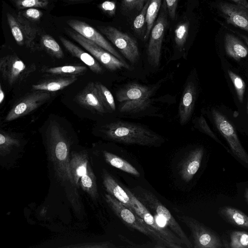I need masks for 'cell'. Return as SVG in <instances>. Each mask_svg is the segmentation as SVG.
<instances>
[{
    "label": "cell",
    "mask_w": 248,
    "mask_h": 248,
    "mask_svg": "<svg viewBox=\"0 0 248 248\" xmlns=\"http://www.w3.org/2000/svg\"><path fill=\"white\" fill-rule=\"evenodd\" d=\"M89 165L88 156L86 152L72 153L70 160V171L74 184L78 187L80 186V178L87 171Z\"/></svg>",
    "instance_id": "cell-22"
},
{
    "label": "cell",
    "mask_w": 248,
    "mask_h": 248,
    "mask_svg": "<svg viewBox=\"0 0 248 248\" xmlns=\"http://www.w3.org/2000/svg\"><path fill=\"white\" fill-rule=\"evenodd\" d=\"M68 34L75 41L87 50L95 59L111 71L125 68L131 70V66L125 62L118 59L95 43L83 37L77 32L67 31Z\"/></svg>",
    "instance_id": "cell-7"
},
{
    "label": "cell",
    "mask_w": 248,
    "mask_h": 248,
    "mask_svg": "<svg viewBox=\"0 0 248 248\" xmlns=\"http://www.w3.org/2000/svg\"><path fill=\"white\" fill-rule=\"evenodd\" d=\"M236 4L242 6L248 9V1L247 0H231Z\"/></svg>",
    "instance_id": "cell-44"
},
{
    "label": "cell",
    "mask_w": 248,
    "mask_h": 248,
    "mask_svg": "<svg viewBox=\"0 0 248 248\" xmlns=\"http://www.w3.org/2000/svg\"><path fill=\"white\" fill-rule=\"evenodd\" d=\"M105 199L114 214L124 223L155 241L156 245L155 248H174L172 245L147 224L140 217L112 196L106 194L105 195Z\"/></svg>",
    "instance_id": "cell-3"
},
{
    "label": "cell",
    "mask_w": 248,
    "mask_h": 248,
    "mask_svg": "<svg viewBox=\"0 0 248 248\" xmlns=\"http://www.w3.org/2000/svg\"><path fill=\"white\" fill-rule=\"evenodd\" d=\"M217 8L228 24L248 32V9L238 4L220 2Z\"/></svg>",
    "instance_id": "cell-15"
},
{
    "label": "cell",
    "mask_w": 248,
    "mask_h": 248,
    "mask_svg": "<svg viewBox=\"0 0 248 248\" xmlns=\"http://www.w3.org/2000/svg\"><path fill=\"white\" fill-rule=\"evenodd\" d=\"M245 198L248 204V188L246 189L245 192Z\"/></svg>",
    "instance_id": "cell-47"
},
{
    "label": "cell",
    "mask_w": 248,
    "mask_h": 248,
    "mask_svg": "<svg viewBox=\"0 0 248 248\" xmlns=\"http://www.w3.org/2000/svg\"><path fill=\"white\" fill-rule=\"evenodd\" d=\"M16 7L19 9L30 8H44L49 3V0H13Z\"/></svg>",
    "instance_id": "cell-38"
},
{
    "label": "cell",
    "mask_w": 248,
    "mask_h": 248,
    "mask_svg": "<svg viewBox=\"0 0 248 248\" xmlns=\"http://www.w3.org/2000/svg\"><path fill=\"white\" fill-rule=\"evenodd\" d=\"M35 69L34 65L27 67L15 54L7 55L0 59V72L3 79L10 85L16 84Z\"/></svg>",
    "instance_id": "cell-12"
},
{
    "label": "cell",
    "mask_w": 248,
    "mask_h": 248,
    "mask_svg": "<svg viewBox=\"0 0 248 248\" xmlns=\"http://www.w3.org/2000/svg\"><path fill=\"white\" fill-rule=\"evenodd\" d=\"M247 109H248V101Z\"/></svg>",
    "instance_id": "cell-49"
},
{
    "label": "cell",
    "mask_w": 248,
    "mask_h": 248,
    "mask_svg": "<svg viewBox=\"0 0 248 248\" xmlns=\"http://www.w3.org/2000/svg\"><path fill=\"white\" fill-rule=\"evenodd\" d=\"M212 115L216 127L227 141L233 154L248 164V154L242 145L233 124L222 113L215 108L212 110Z\"/></svg>",
    "instance_id": "cell-9"
},
{
    "label": "cell",
    "mask_w": 248,
    "mask_h": 248,
    "mask_svg": "<svg viewBox=\"0 0 248 248\" xmlns=\"http://www.w3.org/2000/svg\"><path fill=\"white\" fill-rule=\"evenodd\" d=\"M228 73L233 84L239 101L242 103L246 89L245 81L239 76L230 70L228 71Z\"/></svg>",
    "instance_id": "cell-37"
},
{
    "label": "cell",
    "mask_w": 248,
    "mask_h": 248,
    "mask_svg": "<svg viewBox=\"0 0 248 248\" xmlns=\"http://www.w3.org/2000/svg\"><path fill=\"white\" fill-rule=\"evenodd\" d=\"M197 91L195 84L188 81L186 84L179 106V122L186 124L192 115L196 99Z\"/></svg>",
    "instance_id": "cell-17"
},
{
    "label": "cell",
    "mask_w": 248,
    "mask_h": 248,
    "mask_svg": "<svg viewBox=\"0 0 248 248\" xmlns=\"http://www.w3.org/2000/svg\"><path fill=\"white\" fill-rule=\"evenodd\" d=\"M77 79L78 76H76L51 78L34 84L32 87L35 91L56 92L63 89L74 83Z\"/></svg>",
    "instance_id": "cell-23"
},
{
    "label": "cell",
    "mask_w": 248,
    "mask_h": 248,
    "mask_svg": "<svg viewBox=\"0 0 248 248\" xmlns=\"http://www.w3.org/2000/svg\"><path fill=\"white\" fill-rule=\"evenodd\" d=\"M87 70L86 66L78 65H69L42 68L43 72L53 75H60L66 76H78L84 74Z\"/></svg>",
    "instance_id": "cell-27"
},
{
    "label": "cell",
    "mask_w": 248,
    "mask_h": 248,
    "mask_svg": "<svg viewBox=\"0 0 248 248\" xmlns=\"http://www.w3.org/2000/svg\"><path fill=\"white\" fill-rule=\"evenodd\" d=\"M224 40L226 53L230 57L239 61L248 55V48L234 35L226 33Z\"/></svg>",
    "instance_id": "cell-24"
},
{
    "label": "cell",
    "mask_w": 248,
    "mask_h": 248,
    "mask_svg": "<svg viewBox=\"0 0 248 248\" xmlns=\"http://www.w3.org/2000/svg\"><path fill=\"white\" fill-rule=\"evenodd\" d=\"M51 96L50 92L42 91L27 93L10 109L5 117V121H11L28 114L48 100Z\"/></svg>",
    "instance_id": "cell-13"
},
{
    "label": "cell",
    "mask_w": 248,
    "mask_h": 248,
    "mask_svg": "<svg viewBox=\"0 0 248 248\" xmlns=\"http://www.w3.org/2000/svg\"><path fill=\"white\" fill-rule=\"evenodd\" d=\"M164 6L151 30L147 49L148 61L154 68L157 67L160 63L162 44L168 24Z\"/></svg>",
    "instance_id": "cell-10"
},
{
    "label": "cell",
    "mask_w": 248,
    "mask_h": 248,
    "mask_svg": "<svg viewBox=\"0 0 248 248\" xmlns=\"http://www.w3.org/2000/svg\"><path fill=\"white\" fill-rule=\"evenodd\" d=\"M5 95L1 85H0V104H1L4 99Z\"/></svg>",
    "instance_id": "cell-45"
},
{
    "label": "cell",
    "mask_w": 248,
    "mask_h": 248,
    "mask_svg": "<svg viewBox=\"0 0 248 248\" xmlns=\"http://www.w3.org/2000/svg\"><path fill=\"white\" fill-rule=\"evenodd\" d=\"M67 24L83 37L95 43L122 61L125 62L121 55L95 29L82 21L71 19Z\"/></svg>",
    "instance_id": "cell-14"
},
{
    "label": "cell",
    "mask_w": 248,
    "mask_h": 248,
    "mask_svg": "<svg viewBox=\"0 0 248 248\" xmlns=\"http://www.w3.org/2000/svg\"><path fill=\"white\" fill-rule=\"evenodd\" d=\"M80 186L93 199L98 198L96 179L90 164L87 172L80 178Z\"/></svg>",
    "instance_id": "cell-28"
},
{
    "label": "cell",
    "mask_w": 248,
    "mask_h": 248,
    "mask_svg": "<svg viewBox=\"0 0 248 248\" xmlns=\"http://www.w3.org/2000/svg\"><path fill=\"white\" fill-rule=\"evenodd\" d=\"M153 90L149 87L138 83L128 84L116 93L117 100L120 103L132 100L150 98Z\"/></svg>",
    "instance_id": "cell-20"
},
{
    "label": "cell",
    "mask_w": 248,
    "mask_h": 248,
    "mask_svg": "<svg viewBox=\"0 0 248 248\" xmlns=\"http://www.w3.org/2000/svg\"><path fill=\"white\" fill-rule=\"evenodd\" d=\"M150 98L128 100L121 102L119 110L124 113H136L146 109L150 105Z\"/></svg>",
    "instance_id": "cell-30"
},
{
    "label": "cell",
    "mask_w": 248,
    "mask_h": 248,
    "mask_svg": "<svg viewBox=\"0 0 248 248\" xmlns=\"http://www.w3.org/2000/svg\"><path fill=\"white\" fill-rule=\"evenodd\" d=\"M197 125L202 131L208 135L211 138L215 140L217 142L223 145V144L219 140L215 133L212 131L208 124H207L204 117L202 115H201L200 117H199L197 122Z\"/></svg>",
    "instance_id": "cell-41"
},
{
    "label": "cell",
    "mask_w": 248,
    "mask_h": 248,
    "mask_svg": "<svg viewBox=\"0 0 248 248\" xmlns=\"http://www.w3.org/2000/svg\"><path fill=\"white\" fill-rule=\"evenodd\" d=\"M145 207L155 212L183 242L186 248H191L192 244L179 224L171 213L150 190L136 186L131 190Z\"/></svg>",
    "instance_id": "cell-4"
},
{
    "label": "cell",
    "mask_w": 248,
    "mask_h": 248,
    "mask_svg": "<svg viewBox=\"0 0 248 248\" xmlns=\"http://www.w3.org/2000/svg\"><path fill=\"white\" fill-rule=\"evenodd\" d=\"M97 28L131 63L134 64L138 62V44L133 37L112 26H101Z\"/></svg>",
    "instance_id": "cell-5"
},
{
    "label": "cell",
    "mask_w": 248,
    "mask_h": 248,
    "mask_svg": "<svg viewBox=\"0 0 248 248\" xmlns=\"http://www.w3.org/2000/svg\"><path fill=\"white\" fill-rule=\"evenodd\" d=\"M47 143L55 173L62 181H69L74 184L70 171V144L62 128L57 123H52L48 127Z\"/></svg>",
    "instance_id": "cell-2"
},
{
    "label": "cell",
    "mask_w": 248,
    "mask_h": 248,
    "mask_svg": "<svg viewBox=\"0 0 248 248\" xmlns=\"http://www.w3.org/2000/svg\"><path fill=\"white\" fill-rule=\"evenodd\" d=\"M179 0H165L166 6L169 16L172 20L176 17L178 1Z\"/></svg>",
    "instance_id": "cell-43"
},
{
    "label": "cell",
    "mask_w": 248,
    "mask_h": 248,
    "mask_svg": "<svg viewBox=\"0 0 248 248\" xmlns=\"http://www.w3.org/2000/svg\"><path fill=\"white\" fill-rule=\"evenodd\" d=\"M230 247L232 248H248V232L235 231L230 235Z\"/></svg>",
    "instance_id": "cell-35"
},
{
    "label": "cell",
    "mask_w": 248,
    "mask_h": 248,
    "mask_svg": "<svg viewBox=\"0 0 248 248\" xmlns=\"http://www.w3.org/2000/svg\"><path fill=\"white\" fill-rule=\"evenodd\" d=\"M7 19L12 34L19 46H25L31 50H35V40L37 31L29 21L19 15L8 13Z\"/></svg>",
    "instance_id": "cell-11"
},
{
    "label": "cell",
    "mask_w": 248,
    "mask_h": 248,
    "mask_svg": "<svg viewBox=\"0 0 248 248\" xmlns=\"http://www.w3.org/2000/svg\"><path fill=\"white\" fill-rule=\"evenodd\" d=\"M204 150L198 147L191 151L182 161L179 169L182 179L186 182L190 181L199 169Z\"/></svg>",
    "instance_id": "cell-18"
},
{
    "label": "cell",
    "mask_w": 248,
    "mask_h": 248,
    "mask_svg": "<svg viewBox=\"0 0 248 248\" xmlns=\"http://www.w3.org/2000/svg\"><path fill=\"white\" fill-rule=\"evenodd\" d=\"M103 155L106 161L113 167L135 176H140L139 171L125 160L106 151H103Z\"/></svg>",
    "instance_id": "cell-26"
},
{
    "label": "cell",
    "mask_w": 248,
    "mask_h": 248,
    "mask_svg": "<svg viewBox=\"0 0 248 248\" xmlns=\"http://www.w3.org/2000/svg\"><path fill=\"white\" fill-rule=\"evenodd\" d=\"M147 0H123L122 8L126 12L136 11L140 12Z\"/></svg>",
    "instance_id": "cell-40"
},
{
    "label": "cell",
    "mask_w": 248,
    "mask_h": 248,
    "mask_svg": "<svg viewBox=\"0 0 248 248\" xmlns=\"http://www.w3.org/2000/svg\"><path fill=\"white\" fill-rule=\"evenodd\" d=\"M95 85L99 97L106 110L115 111L116 105L114 97L110 91L99 82H95Z\"/></svg>",
    "instance_id": "cell-32"
},
{
    "label": "cell",
    "mask_w": 248,
    "mask_h": 248,
    "mask_svg": "<svg viewBox=\"0 0 248 248\" xmlns=\"http://www.w3.org/2000/svg\"><path fill=\"white\" fill-rule=\"evenodd\" d=\"M104 128L108 139L121 143L158 147L165 141L161 135L135 123L117 121L106 125Z\"/></svg>",
    "instance_id": "cell-1"
},
{
    "label": "cell",
    "mask_w": 248,
    "mask_h": 248,
    "mask_svg": "<svg viewBox=\"0 0 248 248\" xmlns=\"http://www.w3.org/2000/svg\"><path fill=\"white\" fill-rule=\"evenodd\" d=\"M239 35L248 46V37L242 34H240Z\"/></svg>",
    "instance_id": "cell-46"
},
{
    "label": "cell",
    "mask_w": 248,
    "mask_h": 248,
    "mask_svg": "<svg viewBox=\"0 0 248 248\" xmlns=\"http://www.w3.org/2000/svg\"><path fill=\"white\" fill-rule=\"evenodd\" d=\"M41 44L43 48L50 55L57 58L63 57V51L57 42L51 36L44 34L41 36Z\"/></svg>",
    "instance_id": "cell-31"
},
{
    "label": "cell",
    "mask_w": 248,
    "mask_h": 248,
    "mask_svg": "<svg viewBox=\"0 0 248 248\" xmlns=\"http://www.w3.org/2000/svg\"><path fill=\"white\" fill-rule=\"evenodd\" d=\"M76 101L81 106L100 113L106 112L105 108L99 97L95 82H89L75 97Z\"/></svg>",
    "instance_id": "cell-16"
},
{
    "label": "cell",
    "mask_w": 248,
    "mask_h": 248,
    "mask_svg": "<svg viewBox=\"0 0 248 248\" xmlns=\"http://www.w3.org/2000/svg\"><path fill=\"white\" fill-rule=\"evenodd\" d=\"M191 232L194 248H221L223 244L218 235L196 219L186 215L177 216Z\"/></svg>",
    "instance_id": "cell-6"
},
{
    "label": "cell",
    "mask_w": 248,
    "mask_h": 248,
    "mask_svg": "<svg viewBox=\"0 0 248 248\" xmlns=\"http://www.w3.org/2000/svg\"><path fill=\"white\" fill-rule=\"evenodd\" d=\"M19 141L9 133L3 131L0 133V154L8 153L15 146H18Z\"/></svg>",
    "instance_id": "cell-34"
},
{
    "label": "cell",
    "mask_w": 248,
    "mask_h": 248,
    "mask_svg": "<svg viewBox=\"0 0 248 248\" xmlns=\"http://www.w3.org/2000/svg\"><path fill=\"white\" fill-rule=\"evenodd\" d=\"M102 178L103 185L108 194L133 211V202L125 189L105 170H103Z\"/></svg>",
    "instance_id": "cell-19"
},
{
    "label": "cell",
    "mask_w": 248,
    "mask_h": 248,
    "mask_svg": "<svg viewBox=\"0 0 248 248\" xmlns=\"http://www.w3.org/2000/svg\"><path fill=\"white\" fill-rule=\"evenodd\" d=\"M126 191L131 198L133 205V212L140 217L152 229L158 232L163 238L170 242L174 248H181L184 245L182 240L170 230L168 229L160 221L158 217H154L148 209L134 195L129 189L124 187Z\"/></svg>",
    "instance_id": "cell-8"
},
{
    "label": "cell",
    "mask_w": 248,
    "mask_h": 248,
    "mask_svg": "<svg viewBox=\"0 0 248 248\" xmlns=\"http://www.w3.org/2000/svg\"><path fill=\"white\" fill-rule=\"evenodd\" d=\"M219 214L230 223L248 229V216L240 210L230 206H224L219 210Z\"/></svg>",
    "instance_id": "cell-25"
},
{
    "label": "cell",
    "mask_w": 248,
    "mask_h": 248,
    "mask_svg": "<svg viewBox=\"0 0 248 248\" xmlns=\"http://www.w3.org/2000/svg\"><path fill=\"white\" fill-rule=\"evenodd\" d=\"M149 0H147L143 8L133 21V28L136 32L139 35H145L146 31V16Z\"/></svg>",
    "instance_id": "cell-36"
},
{
    "label": "cell",
    "mask_w": 248,
    "mask_h": 248,
    "mask_svg": "<svg viewBox=\"0 0 248 248\" xmlns=\"http://www.w3.org/2000/svg\"><path fill=\"white\" fill-rule=\"evenodd\" d=\"M99 8L105 13L110 16H113L115 14L116 6L115 2L113 1L106 0L99 5Z\"/></svg>",
    "instance_id": "cell-42"
},
{
    "label": "cell",
    "mask_w": 248,
    "mask_h": 248,
    "mask_svg": "<svg viewBox=\"0 0 248 248\" xmlns=\"http://www.w3.org/2000/svg\"><path fill=\"white\" fill-rule=\"evenodd\" d=\"M17 14L30 22L39 21L43 15V12L36 8H27Z\"/></svg>",
    "instance_id": "cell-39"
},
{
    "label": "cell",
    "mask_w": 248,
    "mask_h": 248,
    "mask_svg": "<svg viewBox=\"0 0 248 248\" xmlns=\"http://www.w3.org/2000/svg\"><path fill=\"white\" fill-rule=\"evenodd\" d=\"M189 29V21H185L178 24L174 30V41L179 48H182L186 44Z\"/></svg>",
    "instance_id": "cell-33"
},
{
    "label": "cell",
    "mask_w": 248,
    "mask_h": 248,
    "mask_svg": "<svg viewBox=\"0 0 248 248\" xmlns=\"http://www.w3.org/2000/svg\"><path fill=\"white\" fill-rule=\"evenodd\" d=\"M60 40L64 47L72 56L82 61L92 72L96 74H101L103 72L101 66L92 55L83 50L72 42L63 37H60Z\"/></svg>",
    "instance_id": "cell-21"
},
{
    "label": "cell",
    "mask_w": 248,
    "mask_h": 248,
    "mask_svg": "<svg viewBox=\"0 0 248 248\" xmlns=\"http://www.w3.org/2000/svg\"><path fill=\"white\" fill-rule=\"evenodd\" d=\"M70 1H81V0H67Z\"/></svg>",
    "instance_id": "cell-48"
},
{
    "label": "cell",
    "mask_w": 248,
    "mask_h": 248,
    "mask_svg": "<svg viewBox=\"0 0 248 248\" xmlns=\"http://www.w3.org/2000/svg\"><path fill=\"white\" fill-rule=\"evenodd\" d=\"M162 0H149L146 16V31L144 39L146 40L150 36L151 30L159 11Z\"/></svg>",
    "instance_id": "cell-29"
}]
</instances>
